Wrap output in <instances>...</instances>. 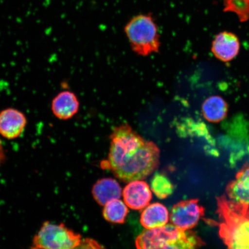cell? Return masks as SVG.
<instances>
[{
	"instance_id": "cell-1",
	"label": "cell",
	"mask_w": 249,
	"mask_h": 249,
	"mask_svg": "<svg viewBox=\"0 0 249 249\" xmlns=\"http://www.w3.org/2000/svg\"><path fill=\"white\" fill-rule=\"evenodd\" d=\"M110 140L108 159L102 166L124 182L147 178L160 164L158 146L142 138L128 124L116 127Z\"/></svg>"
},
{
	"instance_id": "cell-2",
	"label": "cell",
	"mask_w": 249,
	"mask_h": 249,
	"mask_svg": "<svg viewBox=\"0 0 249 249\" xmlns=\"http://www.w3.org/2000/svg\"><path fill=\"white\" fill-rule=\"evenodd\" d=\"M219 222L204 219L217 226L227 249H249V206L229 200L225 195L216 198Z\"/></svg>"
},
{
	"instance_id": "cell-3",
	"label": "cell",
	"mask_w": 249,
	"mask_h": 249,
	"mask_svg": "<svg viewBox=\"0 0 249 249\" xmlns=\"http://www.w3.org/2000/svg\"><path fill=\"white\" fill-rule=\"evenodd\" d=\"M137 249H198L205 245L197 233L171 224L143 231L136 239Z\"/></svg>"
},
{
	"instance_id": "cell-4",
	"label": "cell",
	"mask_w": 249,
	"mask_h": 249,
	"mask_svg": "<svg viewBox=\"0 0 249 249\" xmlns=\"http://www.w3.org/2000/svg\"><path fill=\"white\" fill-rule=\"evenodd\" d=\"M124 32L132 51L136 54L147 56L160 51V29L152 14L142 13L133 16L127 21Z\"/></svg>"
},
{
	"instance_id": "cell-5",
	"label": "cell",
	"mask_w": 249,
	"mask_h": 249,
	"mask_svg": "<svg viewBox=\"0 0 249 249\" xmlns=\"http://www.w3.org/2000/svg\"><path fill=\"white\" fill-rule=\"evenodd\" d=\"M82 236L63 224L43 223L34 236L32 249H71L82 241Z\"/></svg>"
},
{
	"instance_id": "cell-6",
	"label": "cell",
	"mask_w": 249,
	"mask_h": 249,
	"mask_svg": "<svg viewBox=\"0 0 249 249\" xmlns=\"http://www.w3.org/2000/svg\"><path fill=\"white\" fill-rule=\"evenodd\" d=\"M205 215L204 208L198 199L181 201L174 205L170 214L171 223L180 229L190 230Z\"/></svg>"
},
{
	"instance_id": "cell-7",
	"label": "cell",
	"mask_w": 249,
	"mask_h": 249,
	"mask_svg": "<svg viewBox=\"0 0 249 249\" xmlns=\"http://www.w3.org/2000/svg\"><path fill=\"white\" fill-rule=\"evenodd\" d=\"M27 118L19 110L6 108L0 112V135L8 140L18 138L24 132Z\"/></svg>"
},
{
	"instance_id": "cell-8",
	"label": "cell",
	"mask_w": 249,
	"mask_h": 249,
	"mask_svg": "<svg viewBox=\"0 0 249 249\" xmlns=\"http://www.w3.org/2000/svg\"><path fill=\"white\" fill-rule=\"evenodd\" d=\"M124 200L127 207L140 210L147 207L152 199L149 185L142 180H133L125 186L123 192Z\"/></svg>"
},
{
	"instance_id": "cell-9",
	"label": "cell",
	"mask_w": 249,
	"mask_h": 249,
	"mask_svg": "<svg viewBox=\"0 0 249 249\" xmlns=\"http://www.w3.org/2000/svg\"><path fill=\"white\" fill-rule=\"evenodd\" d=\"M240 43L234 34L224 31L218 34L213 40L211 51L220 61L229 62L239 53Z\"/></svg>"
},
{
	"instance_id": "cell-10",
	"label": "cell",
	"mask_w": 249,
	"mask_h": 249,
	"mask_svg": "<svg viewBox=\"0 0 249 249\" xmlns=\"http://www.w3.org/2000/svg\"><path fill=\"white\" fill-rule=\"evenodd\" d=\"M226 192L229 200L249 206V163L236 173L235 178L227 184Z\"/></svg>"
},
{
	"instance_id": "cell-11",
	"label": "cell",
	"mask_w": 249,
	"mask_h": 249,
	"mask_svg": "<svg viewBox=\"0 0 249 249\" xmlns=\"http://www.w3.org/2000/svg\"><path fill=\"white\" fill-rule=\"evenodd\" d=\"M80 104L77 96L70 91L58 93L52 102L51 108L54 116L61 120L71 119L79 111Z\"/></svg>"
},
{
	"instance_id": "cell-12",
	"label": "cell",
	"mask_w": 249,
	"mask_h": 249,
	"mask_svg": "<svg viewBox=\"0 0 249 249\" xmlns=\"http://www.w3.org/2000/svg\"><path fill=\"white\" fill-rule=\"evenodd\" d=\"M122 194V189L119 183L113 178L99 180L92 188L93 198L102 206L111 201L119 199Z\"/></svg>"
},
{
	"instance_id": "cell-13",
	"label": "cell",
	"mask_w": 249,
	"mask_h": 249,
	"mask_svg": "<svg viewBox=\"0 0 249 249\" xmlns=\"http://www.w3.org/2000/svg\"><path fill=\"white\" fill-rule=\"evenodd\" d=\"M167 208L160 202L148 205L143 211L140 223L147 230L160 228L166 225L169 220Z\"/></svg>"
},
{
	"instance_id": "cell-14",
	"label": "cell",
	"mask_w": 249,
	"mask_h": 249,
	"mask_svg": "<svg viewBox=\"0 0 249 249\" xmlns=\"http://www.w3.org/2000/svg\"><path fill=\"white\" fill-rule=\"evenodd\" d=\"M229 107L227 102L219 96H213L202 104V111L205 119L212 123H219L226 117Z\"/></svg>"
},
{
	"instance_id": "cell-15",
	"label": "cell",
	"mask_w": 249,
	"mask_h": 249,
	"mask_svg": "<svg viewBox=\"0 0 249 249\" xmlns=\"http://www.w3.org/2000/svg\"><path fill=\"white\" fill-rule=\"evenodd\" d=\"M127 205L122 201L117 199L108 202L105 205L103 214L105 219L111 223H124L129 213Z\"/></svg>"
},
{
	"instance_id": "cell-16",
	"label": "cell",
	"mask_w": 249,
	"mask_h": 249,
	"mask_svg": "<svg viewBox=\"0 0 249 249\" xmlns=\"http://www.w3.org/2000/svg\"><path fill=\"white\" fill-rule=\"evenodd\" d=\"M151 190L159 198L164 199L173 194L174 186L166 176L157 173L152 179Z\"/></svg>"
},
{
	"instance_id": "cell-17",
	"label": "cell",
	"mask_w": 249,
	"mask_h": 249,
	"mask_svg": "<svg viewBox=\"0 0 249 249\" xmlns=\"http://www.w3.org/2000/svg\"><path fill=\"white\" fill-rule=\"evenodd\" d=\"M224 11L237 15L241 22L249 19V0H223Z\"/></svg>"
},
{
	"instance_id": "cell-18",
	"label": "cell",
	"mask_w": 249,
	"mask_h": 249,
	"mask_svg": "<svg viewBox=\"0 0 249 249\" xmlns=\"http://www.w3.org/2000/svg\"><path fill=\"white\" fill-rule=\"evenodd\" d=\"M71 249H106L103 246L99 244L91 238H84L76 247Z\"/></svg>"
},
{
	"instance_id": "cell-19",
	"label": "cell",
	"mask_w": 249,
	"mask_h": 249,
	"mask_svg": "<svg viewBox=\"0 0 249 249\" xmlns=\"http://www.w3.org/2000/svg\"><path fill=\"white\" fill-rule=\"evenodd\" d=\"M5 154L4 149H3L2 142L1 140H0V165L1 164L2 161L4 160Z\"/></svg>"
}]
</instances>
